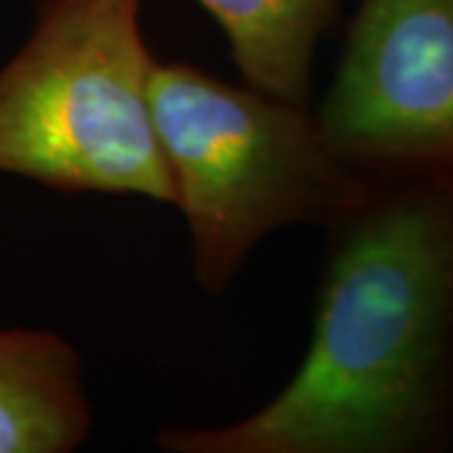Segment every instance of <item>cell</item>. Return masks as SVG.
Masks as SVG:
<instances>
[{
    "label": "cell",
    "mask_w": 453,
    "mask_h": 453,
    "mask_svg": "<svg viewBox=\"0 0 453 453\" xmlns=\"http://www.w3.org/2000/svg\"><path fill=\"white\" fill-rule=\"evenodd\" d=\"M312 335L242 421L166 428L172 453H416L453 416V181L372 179L333 225Z\"/></svg>",
    "instance_id": "obj_1"
},
{
    "label": "cell",
    "mask_w": 453,
    "mask_h": 453,
    "mask_svg": "<svg viewBox=\"0 0 453 453\" xmlns=\"http://www.w3.org/2000/svg\"><path fill=\"white\" fill-rule=\"evenodd\" d=\"M151 113L195 259L219 292L285 225H333L371 192L327 144L315 113L184 64H154Z\"/></svg>",
    "instance_id": "obj_2"
},
{
    "label": "cell",
    "mask_w": 453,
    "mask_h": 453,
    "mask_svg": "<svg viewBox=\"0 0 453 453\" xmlns=\"http://www.w3.org/2000/svg\"><path fill=\"white\" fill-rule=\"evenodd\" d=\"M139 0H41L0 65V174L174 204Z\"/></svg>",
    "instance_id": "obj_3"
},
{
    "label": "cell",
    "mask_w": 453,
    "mask_h": 453,
    "mask_svg": "<svg viewBox=\"0 0 453 453\" xmlns=\"http://www.w3.org/2000/svg\"><path fill=\"white\" fill-rule=\"evenodd\" d=\"M315 119L365 179L453 181V0H360Z\"/></svg>",
    "instance_id": "obj_4"
},
{
    "label": "cell",
    "mask_w": 453,
    "mask_h": 453,
    "mask_svg": "<svg viewBox=\"0 0 453 453\" xmlns=\"http://www.w3.org/2000/svg\"><path fill=\"white\" fill-rule=\"evenodd\" d=\"M88 434L76 348L50 330L0 327V453H68Z\"/></svg>",
    "instance_id": "obj_5"
},
{
    "label": "cell",
    "mask_w": 453,
    "mask_h": 453,
    "mask_svg": "<svg viewBox=\"0 0 453 453\" xmlns=\"http://www.w3.org/2000/svg\"><path fill=\"white\" fill-rule=\"evenodd\" d=\"M222 26L247 86L308 104L318 43L342 0H199Z\"/></svg>",
    "instance_id": "obj_6"
}]
</instances>
